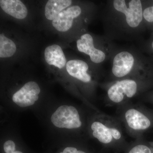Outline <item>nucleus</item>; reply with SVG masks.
I'll return each mask as SVG.
<instances>
[{"mask_svg":"<svg viewBox=\"0 0 153 153\" xmlns=\"http://www.w3.org/2000/svg\"><path fill=\"white\" fill-rule=\"evenodd\" d=\"M51 121L58 128L71 129L78 128L82 125L77 109L71 105L59 106L52 114Z\"/></svg>","mask_w":153,"mask_h":153,"instance_id":"1","label":"nucleus"},{"mask_svg":"<svg viewBox=\"0 0 153 153\" xmlns=\"http://www.w3.org/2000/svg\"><path fill=\"white\" fill-rule=\"evenodd\" d=\"M114 7L116 10L125 15L127 23L131 27H138L142 21V6L140 0H132L129 3L128 8L125 1L115 0L114 1Z\"/></svg>","mask_w":153,"mask_h":153,"instance_id":"2","label":"nucleus"},{"mask_svg":"<svg viewBox=\"0 0 153 153\" xmlns=\"http://www.w3.org/2000/svg\"><path fill=\"white\" fill-rule=\"evenodd\" d=\"M40 92L41 89L37 82L29 81L14 94L12 100L20 107L32 106L38 101Z\"/></svg>","mask_w":153,"mask_h":153,"instance_id":"3","label":"nucleus"},{"mask_svg":"<svg viewBox=\"0 0 153 153\" xmlns=\"http://www.w3.org/2000/svg\"><path fill=\"white\" fill-rule=\"evenodd\" d=\"M137 90L136 82L131 79H125L118 81L110 88L108 94L111 101L117 103L123 100L124 95L128 97H132Z\"/></svg>","mask_w":153,"mask_h":153,"instance_id":"4","label":"nucleus"},{"mask_svg":"<svg viewBox=\"0 0 153 153\" xmlns=\"http://www.w3.org/2000/svg\"><path fill=\"white\" fill-rule=\"evenodd\" d=\"M81 13L79 6H72L61 12L52 21V25L59 32H66L72 27L73 19L79 16Z\"/></svg>","mask_w":153,"mask_h":153,"instance_id":"5","label":"nucleus"},{"mask_svg":"<svg viewBox=\"0 0 153 153\" xmlns=\"http://www.w3.org/2000/svg\"><path fill=\"white\" fill-rule=\"evenodd\" d=\"M76 46L79 52L89 55L94 63H101L105 59L104 52L94 47L93 38L89 34H85L81 36L76 41Z\"/></svg>","mask_w":153,"mask_h":153,"instance_id":"6","label":"nucleus"},{"mask_svg":"<svg viewBox=\"0 0 153 153\" xmlns=\"http://www.w3.org/2000/svg\"><path fill=\"white\" fill-rule=\"evenodd\" d=\"M134 61L133 56L129 52H123L118 53L114 59L113 74L118 77L126 76L131 71Z\"/></svg>","mask_w":153,"mask_h":153,"instance_id":"7","label":"nucleus"},{"mask_svg":"<svg viewBox=\"0 0 153 153\" xmlns=\"http://www.w3.org/2000/svg\"><path fill=\"white\" fill-rule=\"evenodd\" d=\"M66 68L69 75L82 82H88L91 80V77L87 73L88 65L82 60H69L66 63Z\"/></svg>","mask_w":153,"mask_h":153,"instance_id":"8","label":"nucleus"},{"mask_svg":"<svg viewBox=\"0 0 153 153\" xmlns=\"http://www.w3.org/2000/svg\"><path fill=\"white\" fill-rule=\"evenodd\" d=\"M0 6L6 13L16 19H25L28 14L27 7L19 0H1Z\"/></svg>","mask_w":153,"mask_h":153,"instance_id":"9","label":"nucleus"},{"mask_svg":"<svg viewBox=\"0 0 153 153\" xmlns=\"http://www.w3.org/2000/svg\"><path fill=\"white\" fill-rule=\"evenodd\" d=\"M44 55L45 60L49 65L61 69L66 64V57L59 45L54 44L48 46L45 49Z\"/></svg>","mask_w":153,"mask_h":153,"instance_id":"10","label":"nucleus"},{"mask_svg":"<svg viewBox=\"0 0 153 153\" xmlns=\"http://www.w3.org/2000/svg\"><path fill=\"white\" fill-rule=\"evenodd\" d=\"M125 117L129 126L134 129L145 130L151 125L149 119L136 109L128 110L126 113Z\"/></svg>","mask_w":153,"mask_h":153,"instance_id":"11","label":"nucleus"},{"mask_svg":"<svg viewBox=\"0 0 153 153\" xmlns=\"http://www.w3.org/2000/svg\"><path fill=\"white\" fill-rule=\"evenodd\" d=\"M72 1L70 0H49L45 6V15L48 20L53 21L63 11L71 5Z\"/></svg>","mask_w":153,"mask_h":153,"instance_id":"12","label":"nucleus"},{"mask_svg":"<svg viewBox=\"0 0 153 153\" xmlns=\"http://www.w3.org/2000/svg\"><path fill=\"white\" fill-rule=\"evenodd\" d=\"M91 128L93 131V135L100 142L105 144L111 142L113 139V128L107 127L103 124L99 122H94L92 124Z\"/></svg>","mask_w":153,"mask_h":153,"instance_id":"13","label":"nucleus"},{"mask_svg":"<svg viewBox=\"0 0 153 153\" xmlns=\"http://www.w3.org/2000/svg\"><path fill=\"white\" fill-rule=\"evenodd\" d=\"M16 51L15 43L3 34L0 35V57L7 58L13 56Z\"/></svg>","mask_w":153,"mask_h":153,"instance_id":"14","label":"nucleus"},{"mask_svg":"<svg viewBox=\"0 0 153 153\" xmlns=\"http://www.w3.org/2000/svg\"><path fill=\"white\" fill-rule=\"evenodd\" d=\"M4 149L5 153H23L20 151L16 150V144L11 140H8L4 143Z\"/></svg>","mask_w":153,"mask_h":153,"instance_id":"15","label":"nucleus"},{"mask_svg":"<svg viewBox=\"0 0 153 153\" xmlns=\"http://www.w3.org/2000/svg\"><path fill=\"white\" fill-rule=\"evenodd\" d=\"M128 153H152L150 149L145 145H140L132 149Z\"/></svg>","mask_w":153,"mask_h":153,"instance_id":"16","label":"nucleus"},{"mask_svg":"<svg viewBox=\"0 0 153 153\" xmlns=\"http://www.w3.org/2000/svg\"><path fill=\"white\" fill-rule=\"evenodd\" d=\"M143 16L147 22H153V5L145 9L143 12Z\"/></svg>","mask_w":153,"mask_h":153,"instance_id":"17","label":"nucleus"},{"mask_svg":"<svg viewBox=\"0 0 153 153\" xmlns=\"http://www.w3.org/2000/svg\"><path fill=\"white\" fill-rule=\"evenodd\" d=\"M60 153H86L82 151L77 150V149L74 147H68L63 150V152Z\"/></svg>","mask_w":153,"mask_h":153,"instance_id":"18","label":"nucleus"},{"mask_svg":"<svg viewBox=\"0 0 153 153\" xmlns=\"http://www.w3.org/2000/svg\"><path fill=\"white\" fill-rule=\"evenodd\" d=\"M152 48L153 49V41H152Z\"/></svg>","mask_w":153,"mask_h":153,"instance_id":"19","label":"nucleus"}]
</instances>
